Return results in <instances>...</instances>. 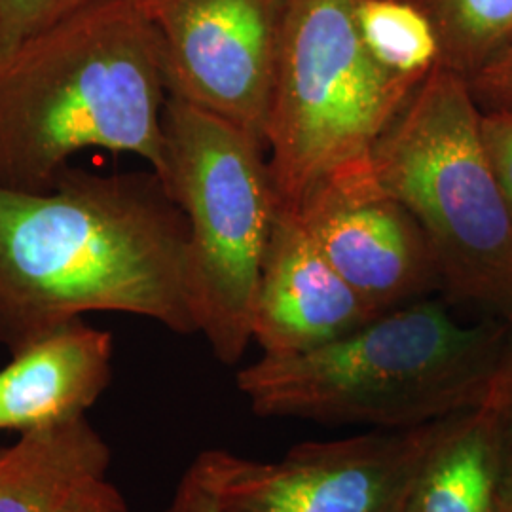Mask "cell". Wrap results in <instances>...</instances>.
<instances>
[{
    "label": "cell",
    "mask_w": 512,
    "mask_h": 512,
    "mask_svg": "<svg viewBox=\"0 0 512 512\" xmlns=\"http://www.w3.org/2000/svg\"><path fill=\"white\" fill-rule=\"evenodd\" d=\"M95 311L198 332L188 226L162 179L69 165L48 192L0 186V344L14 355Z\"/></svg>",
    "instance_id": "1"
},
{
    "label": "cell",
    "mask_w": 512,
    "mask_h": 512,
    "mask_svg": "<svg viewBox=\"0 0 512 512\" xmlns=\"http://www.w3.org/2000/svg\"><path fill=\"white\" fill-rule=\"evenodd\" d=\"M160 37L137 0H101L0 63V186L48 192L74 154H135L165 181Z\"/></svg>",
    "instance_id": "2"
},
{
    "label": "cell",
    "mask_w": 512,
    "mask_h": 512,
    "mask_svg": "<svg viewBox=\"0 0 512 512\" xmlns=\"http://www.w3.org/2000/svg\"><path fill=\"white\" fill-rule=\"evenodd\" d=\"M446 298H421L346 336L239 370V391L262 418L410 429L486 403L507 323H461Z\"/></svg>",
    "instance_id": "3"
},
{
    "label": "cell",
    "mask_w": 512,
    "mask_h": 512,
    "mask_svg": "<svg viewBox=\"0 0 512 512\" xmlns=\"http://www.w3.org/2000/svg\"><path fill=\"white\" fill-rule=\"evenodd\" d=\"M370 162L420 224L442 298L511 317L512 215L482 147L469 80L439 63L385 129Z\"/></svg>",
    "instance_id": "4"
},
{
    "label": "cell",
    "mask_w": 512,
    "mask_h": 512,
    "mask_svg": "<svg viewBox=\"0 0 512 512\" xmlns=\"http://www.w3.org/2000/svg\"><path fill=\"white\" fill-rule=\"evenodd\" d=\"M165 188L188 226V293L196 329L236 365L253 342V311L281 205L266 145L167 97Z\"/></svg>",
    "instance_id": "5"
},
{
    "label": "cell",
    "mask_w": 512,
    "mask_h": 512,
    "mask_svg": "<svg viewBox=\"0 0 512 512\" xmlns=\"http://www.w3.org/2000/svg\"><path fill=\"white\" fill-rule=\"evenodd\" d=\"M420 82L380 67L361 40L355 0H289L264 131L279 205L370 160Z\"/></svg>",
    "instance_id": "6"
},
{
    "label": "cell",
    "mask_w": 512,
    "mask_h": 512,
    "mask_svg": "<svg viewBox=\"0 0 512 512\" xmlns=\"http://www.w3.org/2000/svg\"><path fill=\"white\" fill-rule=\"evenodd\" d=\"M444 423L302 442L272 463L207 450L192 469L219 512H403Z\"/></svg>",
    "instance_id": "7"
},
{
    "label": "cell",
    "mask_w": 512,
    "mask_h": 512,
    "mask_svg": "<svg viewBox=\"0 0 512 512\" xmlns=\"http://www.w3.org/2000/svg\"><path fill=\"white\" fill-rule=\"evenodd\" d=\"M164 57L167 97L264 141L289 0H137Z\"/></svg>",
    "instance_id": "8"
},
{
    "label": "cell",
    "mask_w": 512,
    "mask_h": 512,
    "mask_svg": "<svg viewBox=\"0 0 512 512\" xmlns=\"http://www.w3.org/2000/svg\"><path fill=\"white\" fill-rule=\"evenodd\" d=\"M294 215L378 315L440 291L437 260L420 224L380 184L370 160L330 177Z\"/></svg>",
    "instance_id": "9"
},
{
    "label": "cell",
    "mask_w": 512,
    "mask_h": 512,
    "mask_svg": "<svg viewBox=\"0 0 512 512\" xmlns=\"http://www.w3.org/2000/svg\"><path fill=\"white\" fill-rule=\"evenodd\" d=\"M376 317L330 266L300 217L281 209L253 311V340L264 355L291 357L321 348Z\"/></svg>",
    "instance_id": "10"
},
{
    "label": "cell",
    "mask_w": 512,
    "mask_h": 512,
    "mask_svg": "<svg viewBox=\"0 0 512 512\" xmlns=\"http://www.w3.org/2000/svg\"><path fill=\"white\" fill-rule=\"evenodd\" d=\"M112 374V336L84 319L48 332L0 370V429L19 433L86 416Z\"/></svg>",
    "instance_id": "11"
},
{
    "label": "cell",
    "mask_w": 512,
    "mask_h": 512,
    "mask_svg": "<svg viewBox=\"0 0 512 512\" xmlns=\"http://www.w3.org/2000/svg\"><path fill=\"white\" fill-rule=\"evenodd\" d=\"M511 442L488 404L446 418L403 512H501Z\"/></svg>",
    "instance_id": "12"
},
{
    "label": "cell",
    "mask_w": 512,
    "mask_h": 512,
    "mask_svg": "<svg viewBox=\"0 0 512 512\" xmlns=\"http://www.w3.org/2000/svg\"><path fill=\"white\" fill-rule=\"evenodd\" d=\"M109 463V446L86 416L21 433L0 450V512H63Z\"/></svg>",
    "instance_id": "13"
},
{
    "label": "cell",
    "mask_w": 512,
    "mask_h": 512,
    "mask_svg": "<svg viewBox=\"0 0 512 512\" xmlns=\"http://www.w3.org/2000/svg\"><path fill=\"white\" fill-rule=\"evenodd\" d=\"M355 23L372 59L385 71L421 82L440 63V38L416 0H355Z\"/></svg>",
    "instance_id": "14"
},
{
    "label": "cell",
    "mask_w": 512,
    "mask_h": 512,
    "mask_svg": "<svg viewBox=\"0 0 512 512\" xmlns=\"http://www.w3.org/2000/svg\"><path fill=\"white\" fill-rule=\"evenodd\" d=\"M433 19L440 63L471 80L512 38V0H416Z\"/></svg>",
    "instance_id": "15"
},
{
    "label": "cell",
    "mask_w": 512,
    "mask_h": 512,
    "mask_svg": "<svg viewBox=\"0 0 512 512\" xmlns=\"http://www.w3.org/2000/svg\"><path fill=\"white\" fill-rule=\"evenodd\" d=\"M101 0H0V63L25 42Z\"/></svg>",
    "instance_id": "16"
},
{
    "label": "cell",
    "mask_w": 512,
    "mask_h": 512,
    "mask_svg": "<svg viewBox=\"0 0 512 512\" xmlns=\"http://www.w3.org/2000/svg\"><path fill=\"white\" fill-rule=\"evenodd\" d=\"M480 139L512 215V110H480Z\"/></svg>",
    "instance_id": "17"
},
{
    "label": "cell",
    "mask_w": 512,
    "mask_h": 512,
    "mask_svg": "<svg viewBox=\"0 0 512 512\" xmlns=\"http://www.w3.org/2000/svg\"><path fill=\"white\" fill-rule=\"evenodd\" d=\"M478 109L512 110V38L469 80Z\"/></svg>",
    "instance_id": "18"
},
{
    "label": "cell",
    "mask_w": 512,
    "mask_h": 512,
    "mask_svg": "<svg viewBox=\"0 0 512 512\" xmlns=\"http://www.w3.org/2000/svg\"><path fill=\"white\" fill-rule=\"evenodd\" d=\"M507 334L501 357L495 368L494 380L486 403L501 421L507 437L512 442V315L505 319Z\"/></svg>",
    "instance_id": "19"
},
{
    "label": "cell",
    "mask_w": 512,
    "mask_h": 512,
    "mask_svg": "<svg viewBox=\"0 0 512 512\" xmlns=\"http://www.w3.org/2000/svg\"><path fill=\"white\" fill-rule=\"evenodd\" d=\"M63 512H129L122 494L107 478L86 482L76 490Z\"/></svg>",
    "instance_id": "20"
},
{
    "label": "cell",
    "mask_w": 512,
    "mask_h": 512,
    "mask_svg": "<svg viewBox=\"0 0 512 512\" xmlns=\"http://www.w3.org/2000/svg\"><path fill=\"white\" fill-rule=\"evenodd\" d=\"M164 512H219L215 497L203 484L200 475L192 469L186 471L183 480L177 486L169 507Z\"/></svg>",
    "instance_id": "21"
},
{
    "label": "cell",
    "mask_w": 512,
    "mask_h": 512,
    "mask_svg": "<svg viewBox=\"0 0 512 512\" xmlns=\"http://www.w3.org/2000/svg\"><path fill=\"white\" fill-rule=\"evenodd\" d=\"M501 512H512V442L511 452H509V465H507V476H505V488H503Z\"/></svg>",
    "instance_id": "22"
}]
</instances>
